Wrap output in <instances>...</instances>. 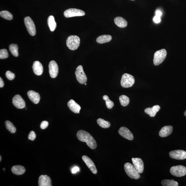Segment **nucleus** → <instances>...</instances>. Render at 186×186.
<instances>
[{
  "mask_svg": "<svg viewBox=\"0 0 186 186\" xmlns=\"http://www.w3.org/2000/svg\"><path fill=\"white\" fill-rule=\"evenodd\" d=\"M167 52L165 49H162L155 53L154 55V63L155 65H158L163 61L166 57Z\"/></svg>",
  "mask_w": 186,
  "mask_h": 186,
  "instance_id": "39448f33",
  "label": "nucleus"
},
{
  "mask_svg": "<svg viewBox=\"0 0 186 186\" xmlns=\"http://www.w3.org/2000/svg\"><path fill=\"white\" fill-rule=\"evenodd\" d=\"M118 132L120 135L126 139L129 140H132L134 139V136L132 132L127 127H120Z\"/></svg>",
  "mask_w": 186,
  "mask_h": 186,
  "instance_id": "4468645a",
  "label": "nucleus"
},
{
  "mask_svg": "<svg viewBox=\"0 0 186 186\" xmlns=\"http://www.w3.org/2000/svg\"><path fill=\"white\" fill-rule=\"evenodd\" d=\"M160 107L158 105H155L152 107H148L145 109V112L149 115L150 117H154L156 116L157 112L160 110Z\"/></svg>",
  "mask_w": 186,
  "mask_h": 186,
  "instance_id": "412c9836",
  "label": "nucleus"
},
{
  "mask_svg": "<svg viewBox=\"0 0 186 186\" xmlns=\"http://www.w3.org/2000/svg\"><path fill=\"white\" fill-rule=\"evenodd\" d=\"M173 127L172 126H165L162 127L159 132L160 136L161 137H165L171 134L172 132Z\"/></svg>",
  "mask_w": 186,
  "mask_h": 186,
  "instance_id": "aec40b11",
  "label": "nucleus"
},
{
  "mask_svg": "<svg viewBox=\"0 0 186 186\" xmlns=\"http://www.w3.org/2000/svg\"><path fill=\"white\" fill-rule=\"evenodd\" d=\"M12 102L13 104L18 109H22L25 107V102L19 95H16L14 96Z\"/></svg>",
  "mask_w": 186,
  "mask_h": 186,
  "instance_id": "9b49d317",
  "label": "nucleus"
},
{
  "mask_svg": "<svg viewBox=\"0 0 186 186\" xmlns=\"http://www.w3.org/2000/svg\"><path fill=\"white\" fill-rule=\"evenodd\" d=\"M156 15L159 16V17H161V16L162 15V13L160 10H157L156 12Z\"/></svg>",
  "mask_w": 186,
  "mask_h": 186,
  "instance_id": "ea45409f",
  "label": "nucleus"
},
{
  "mask_svg": "<svg viewBox=\"0 0 186 186\" xmlns=\"http://www.w3.org/2000/svg\"><path fill=\"white\" fill-rule=\"evenodd\" d=\"M114 22L118 27L120 28H124L126 27L127 25L126 20L120 17H117L115 18Z\"/></svg>",
  "mask_w": 186,
  "mask_h": 186,
  "instance_id": "5701e85b",
  "label": "nucleus"
},
{
  "mask_svg": "<svg viewBox=\"0 0 186 186\" xmlns=\"http://www.w3.org/2000/svg\"><path fill=\"white\" fill-rule=\"evenodd\" d=\"M184 114H185V116H186V111H185V113H184Z\"/></svg>",
  "mask_w": 186,
  "mask_h": 186,
  "instance_id": "a19ab883",
  "label": "nucleus"
},
{
  "mask_svg": "<svg viewBox=\"0 0 186 186\" xmlns=\"http://www.w3.org/2000/svg\"><path fill=\"white\" fill-rule=\"evenodd\" d=\"M119 100L120 103L123 107L127 106L130 103V100L128 96L124 95L120 96Z\"/></svg>",
  "mask_w": 186,
  "mask_h": 186,
  "instance_id": "c85d7f7f",
  "label": "nucleus"
},
{
  "mask_svg": "<svg viewBox=\"0 0 186 186\" xmlns=\"http://www.w3.org/2000/svg\"><path fill=\"white\" fill-rule=\"evenodd\" d=\"M38 185L39 186H52V180L47 175H41L38 179Z\"/></svg>",
  "mask_w": 186,
  "mask_h": 186,
  "instance_id": "dca6fc26",
  "label": "nucleus"
},
{
  "mask_svg": "<svg viewBox=\"0 0 186 186\" xmlns=\"http://www.w3.org/2000/svg\"><path fill=\"white\" fill-rule=\"evenodd\" d=\"M49 123L48 121H43L40 125V127L42 129H45L48 126Z\"/></svg>",
  "mask_w": 186,
  "mask_h": 186,
  "instance_id": "c9c22d12",
  "label": "nucleus"
},
{
  "mask_svg": "<svg viewBox=\"0 0 186 186\" xmlns=\"http://www.w3.org/2000/svg\"><path fill=\"white\" fill-rule=\"evenodd\" d=\"M36 136L35 132L34 131H31L28 135V138L30 140L34 141L35 139Z\"/></svg>",
  "mask_w": 186,
  "mask_h": 186,
  "instance_id": "f704fd0d",
  "label": "nucleus"
},
{
  "mask_svg": "<svg viewBox=\"0 0 186 186\" xmlns=\"http://www.w3.org/2000/svg\"><path fill=\"white\" fill-rule=\"evenodd\" d=\"M0 16L5 19L11 21L13 19L12 14L6 10H3L0 12Z\"/></svg>",
  "mask_w": 186,
  "mask_h": 186,
  "instance_id": "c756f323",
  "label": "nucleus"
},
{
  "mask_svg": "<svg viewBox=\"0 0 186 186\" xmlns=\"http://www.w3.org/2000/svg\"><path fill=\"white\" fill-rule=\"evenodd\" d=\"M49 73L52 78H55L57 76L59 69L56 61H52L50 62L49 65Z\"/></svg>",
  "mask_w": 186,
  "mask_h": 186,
  "instance_id": "f8f14e48",
  "label": "nucleus"
},
{
  "mask_svg": "<svg viewBox=\"0 0 186 186\" xmlns=\"http://www.w3.org/2000/svg\"><path fill=\"white\" fill-rule=\"evenodd\" d=\"M103 99L105 100L106 103V105L107 108L109 109H112L114 105V102L111 101L109 99L108 96L107 95H104L103 96Z\"/></svg>",
  "mask_w": 186,
  "mask_h": 186,
  "instance_id": "2f4dec72",
  "label": "nucleus"
},
{
  "mask_svg": "<svg viewBox=\"0 0 186 186\" xmlns=\"http://www.w3.org/2000/svg\"><path fill=\"white\" fill-rule=\"evenodd\" d=\"M79 171V168L77 167H75L73 168L72 172L73 174H76V173Z\"/></svg>",
  "mask_w": 186,
  "mask_h": 186,
  "instance_id": "4c0bfd02",
  "label": "nucleus"
},
{
  "mask_svg": "<svg viewBox=\"0 0 186 186\" xmlns=\"http://www.w3.org/2000/svg\"><path fill=\"white\" fill-rule=\"evenodd\" d=\"M124 169L127 176L131 178L138 179L140 178V174L136 170L134 165L130 163H125L124 165Z\"/></svg>",
  "mask_w": 186,
  "mask_h": 186,
  "instance_id": "f03ea898",
  "label": "nucleus"
},
{
  "mask_svg": "<svg viewBox=\"0 0 186 186\" xmlns=\"http://www.w3.org/2000/svg\"><path fill=\"white\" fill-rule=\"evenodd\" d=\"M82 159L93 174H97V170L96 166L94 162L90 158L87 156H82Z\"/></svg>",
  "mask_w": 186,
  "mask_h": 186,
  "instance_id": "ddd939ff",
  "label": "nucleus"
},
{
  "mask_svg": "<svg viewBox=\"0 0 186 186\" xmlns=\"http://www.w3.org/2000/svg\"><path fill=\"white\" fill-rule=\"evenodd\" d=\"M170 172L173 176L180 177L186 174V167L182 165L174 166L171 168Z\"/></svg>",
  "mask_w": 186,
  "mask_h": 186,
  "instance_id": "423d86ee",
  "label": "nucleus"
},
{
  "mask_svg": "<svg viewBox=\"0 0 186 186\" xmlns=\"http://www.w3.org/2000/svg\"><path fill=\"white\" fill-rule=\"evenodd\" d=\"M154 22L158 23L160 22L161 21V19L159 16L156 15L154 18Z\"/></svg>",
  "mask_w": 186,
  "mask_h": 186,
  "instance_id": "e433bc0d",
  "label": "nucleus"
},
{
  "mask_svg": "<svg viewBox=\"0 0 186 186\" xmlns=\"http://www.w3.org/2000/svg\"><path fill=\"white\" fill-rule=\"evenodd\" d=\"M69 109L75 114H79L81 107L73 100H69L67 104Z\"/></svg>",
  "mask_w": 186,
  "mask_h": 186,
  "instance_id": "f3484780",
  "label": "nucleus"
},
{
  "mask_svg": "<svg viewBox=\"0 0 186 186\" xmlns=\"http://www.w3.org/2000/svg\"><path fill=\"white\" fill-rule=\"evenodd\" d=\"M5 75L7 79L10 81H12L15 78V75L10 71H7Z\"/></svg>",
  "mask_w": 186,
  "mask_h": 186,
  "instance_id": "72a5a7b5",
  "label": "nucleus"
},
{
  "mask_svg": "<svg viewBox=\"0 0 186 186\" xmlns=\"http://www.w3.org/2000/svg\"><path fill=\"white\" fill-rule=\"evenodd\" d=\"M8 57V52L6 49H2L0 50V59H5Z\"/></svg>",
  "mask_w": 186,
  "mask_h": 186,
  "instance_id": "473e14b6",
  "label": "nucleus"
},
{
  "mask_svg": "<svg viewBox=\"0 0 186 186\" xmlns=\"http://www.w3.org/2000/svg\"><path fill=\"white\" fill-rule=\"evenodd\" d=\"M5 125L6 129L10 132L12 134L15 133L16 131V129L15 127L13 125L11 122L9 121H7L5 122Z\"/></svg>",
  "mask_w": 186,
  "mask_h": 186,
  "instance_id": "7c9ffc66",
  "label": "nucleus"
},
{
  "mask_svg": "<svg viewBox=\"0 0 186 186\" xmlns=\"http://www.w3.org/2000/svg\"><path fill=\"white\" fill-rule=\"evenodd\" d=\"M161 184L163 186H178V182L175 181L174 180H162Z\"/></svg>",
  "mask_w": 186,
  "mask_h": 186,
  "instance_id": "cd10ccee",
  "label": "nucleus"
},
{
  "mask_svg": "<svg viewBox=\"0 0 186 186\" xmlns=\"http://www.w3.org/2000/svg\"><path fill=\"white\" fill-rule=\"evenodd\" d=\"M85 85H86L87 83H85Z\"/></svg>",
  "mask_w": 186,
  "mask_h": 186,
  "instance_id": "37998d69",
  "label": "nucleus"
},
{
  "mask_svg": "<svg viewBox=\"0 0 186 186\" xmlns=\"http://www.w3.org/2000/svg\"><path fill=\"white\" fill-rule=\"evenodd\" d=\"M75 74L76 79L80 83L83 84L86 83L87 78L86 74L84 72L82 65H80L77 67Z\"/></svg>",
  "mask_w": 186,
  "mask_h": 186,
  "instance_id": "0eeeda50",
  "label": "nucleus"
},
{
  "mask_svg": "<svg viewBox=\"0 0 186 186\" xmlns=\"http://www.w3.org/2000/svg\"><path fill=\"white\" fill-rule=\"evenodd\" d=\"M24 23L27 31L30 35L34 36L36 34V30L33 21L30 17H26L24 19Z\"/></svg>",
  "mask_w": 186,
  "mask_h": 186,
  "instance_id": "1a4fd4ad",
  "label": "nucleus"
},
{
  "mask_svg": "<svg viewBox=\"0 0 186 186\" xmlns=\"http://www.w3.org/2000/svg\"><path fill=\"white\" fill-rule=\"evenodd\" d=\"M76 136L79 141L86 143L87 145L91 149H95L97 147L96 140L86 131L83 130L78 131Z\"/></svg>",
  "mask_w": 186,
  "mask_h": 186,
  "instance_id": "f257e3e1",
  "label": "nucleus"
},
{
  "mask_svg": "<svg viewBox=\"0 0 186 186\" xmlns=\"http://www.w3.org/2000/svg\"><path fill=\"white\" fill-rule=\"evenodd\" d=\"M0 158H1V159H0V161H1V156H0Z\"/></svg>",
  "mask_w": 186,
  "mask_h": 186,
  "instance_id": "79ce46f5",
  "label": "nucleus"
},
{
  "mask_svg": "<svg viewBox=\"0 0 186 186\" xmlns=\"http://www.w3.org/2000/svg\"><path fill=\"white\" fill-rule=\"evenodd\" d=\"M135 83L134 76L130 74L125 73L122 76L121 84L124 88H128L133 86Z\"/></svg>",
  "mask_w": 186,
  "mask_h": 186,
  "instance_id": "20e7f679",
  "label": "nucleus"
},
{
  "mask_svg": "<svg viewBox=\"0 0 186 186\" xmlns=\"http://www.w3.org/2000/svg\"><path fill=\"white\" fill-rule=\"evenodd\" d=\"M9 50L13 56L15 57L19 56V54L18 52L19 47L18 45L16 44H12L9 46Z\"/></svg>",
  "mask_w": 186,
  "mask_h": 186,
  "instance_id": "a878e982",
  "label": "nucleus"
},
{
  "mask_svg": "<svg viewBox=\"0 0 186 186\" xmlns=\"http://www.w3.org/2000/svg\"><path fill=\"white\" fill-rule=\"evenodd\" d=\"M29 99L33 103L37 104L39 103L40 100V96L38 93L34 91L30 90L27 93Z\"/></svg>",
  "mask_w": 186,
  "mask_h": 186,
  "instance_id": "6ab92c4d",
  "label": "nucleus"
},
{
  "mask_svg": "<svg viewBox=\"0 0 186 186\" xmlns=\"http://www.w3.org/2000/svg\"><path fill=\"white\" fill-rule=\"evenodd\" d=\"M66 45L67 47L71 50H77L80 45L79 37L76 35L69 36L67 39Z\"/></svg>",
  "mask_w": 186,
  "mask_h": 186,
  "instance_id": "7ed1b4c3",
  "label": "nucleus"
},
{
  "mask_svg": "<svg viewBox=\"0 0 186 186\" xmlns=\"http://www.w3.org/2000/svg\"><path fill=\"white\" fill-rule=\"evenodd\" d=\"M4 83H3V81L2 78L1 77L0 78V87H3L4 86Z\"/></svg>",
  "mask_w": 186,
  "mask_h": 186,
  "instance_id": "58836bf2",
  "label": "nucleus"
},
{
  "mask_svg": "<svg viewBox=\"0 0 186 186\" xmlns=\"http://www.w3.org/2000/svg\"><path fill=\"white\" fill-rule=\"evenodd\" d=\"M48 24L49 28L51 32H53L55 30L56 27V22L53 16H49L48 19Z\"/></svg>",
  "mask_w": 186,
  "mask_h": 186,
  "instance_id": "393cba45",
  "label": "nucleus"
},
{
  "mask_svg": "<svg viewBox=\"0 0 186 186\" xmlns=\"http://www.w3.org/2000/svg\"><path fill=\"white\" fill-rule=\"evenodd\" d=\"M169 155L174 159L183 160L186 158V151L183 150H176L171 151Z\"/></svg>",
  "mask_w": 186,
  "mask_h": 186,
  "instance_id": "9d476101",
  "label": "nucleus"
},
{
  "mask_svg": "<svg viewBox=\"0 0 186 186\" xmlns=\"http://www.w3.org/2000/svg\"><path fill=\"white\" fill-rule=\"evenodd\" d=\"M112 39V36L110 35H101L98 37L96 39V41L98 43L103 44L109 42Z\"/></svg>",
  "mask_w": 186,
  "mask_h": 186,
  "instance_id": "b1692460",
  "label": "nucleus"
},
{
  "mask_svg": "<svg viewBox=\"0 0 186 186\" xmlns=\"http://www.w3.org/2000/svg\"><path fill=\"white\" fill-rule=\"evenodd\" d=\"M131 1H134V0H131Z\"/></svg>",
  "mask_w": 186,
  "mask_h": 186,
  "instance_id": "c03bdc74",
  "label": "nucleus"
},
{
  "mask_svg": "<svg viewBox=\"0 0 186 186\" xmlns=\"http://www.w3.org/2000/svg\"><path fill=\"white\" fill-rule=\"evenodd\" d=\"M85 15V13L83 11L76 8L68 9L64 12V15L67 18L76 16H82Z\"/></svg>",
  "mask_w": 186,
  "mask_h": 186,
  "instance_id": "6e6552de",
  "label": "nucleus"
},
{
  "mask_svg": "<svg viewBox=\"0 0 186 186\" xmlns=\"http://www.w3.org/2000/svg\"><path fill=\"white\" fill-rule=\"evenodd\" d=\"M132 161L135 168L139 174L143 173L144 170V163L143 160L139 158H132Z\"/></svg>",
  "mask_w": 186,
  "mask_h": 186,
  "instance_id": "2eb2a0df",
  "label": "nucleus"
},
{
  "mask_svg": "<svg viewBox=\"0 0 186 186\" xmlns=\"http://www.w3.org/2000/svg\"><path fill=\"white\" fill-rule=\"evenodd\" d=\"M97 123L100 127L104 129L109 128L111 126V124L109 121H105L101 118L97 119Z\"/></svg>",
  "mask_w": 186,
  "mask_h": 186,
  "instance_id": "bb28decb",
  "label": "nucleus"
},
{
  "mask_svg": "<svg viewBox=\"0 0 186 186\" xmlns=\"http://www.w3.org/2000/svg\"><path fill=\"white\" fill-rule=\"evenodd\" d=\"M32 68L34 74L37 76H41L43 72V67L40 62L36 61L33 64Z\"/></svg>",
  "mask_w": 186,
  "mask_h": 186,
  "instance_id": "a211bd4d",
  "label": "nucleus"
},
{
  "mask_svg": "<svg viewBox=\"0 0 186 186\" xmlns=\"http://www.w3.org/2000/svg\"><path fill=\"white\" fill-rule=\"evenodd\" d=\"M12 171L13 174L19 176L24 174L25 169L24 167L21 165H15L12 167Z\"/></svg>",
  "mask_w": 186,
  "mask_h": 186,
  "instance_id": "4be33fe9",
  "label": "nucleus"
}]
</instances>
